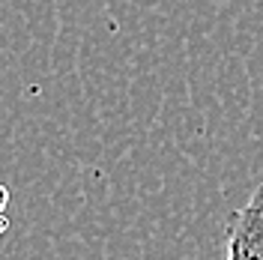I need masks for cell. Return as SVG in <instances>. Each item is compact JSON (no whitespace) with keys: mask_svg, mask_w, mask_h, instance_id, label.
Instances as JSON below:
<instances>
[{"mask_svg":"<svg viewBox=\"0 0 263 260\" xmlns=\"http://www.w3.org/2000/svg\"><path fill=\"white\" fill-rule=\"evenodd\" d=\"M228 260H263V182L228 218Z\"/></svg>","mask_w":263,"mask_h":260,"instance_id":"cell-1","label":"cell"},{"mask_svg":"<svg viewBox=\"0 0 263 260\" xmlns=\"http://www.w3.org/2000/svg\"><path fill=\"white\" fill-rule=\"evenodd\" d=\"M6 200H9V192H6V189L0 185V212L6 210Z\"/></svg>","mask_w":263,"mask_h":260,"instance_id":"cell-2","label":"cell"},{"mask_svg":"<svg viewBox=\"0 0 263 260\" xmlns=\"http://www.w3.org/2000/svg\"><path fill=\"white\" fill-rule=\"evenodd\" d=\"M3 230H6V218H3V215H0V233H3Z\"/></svg>","mask_w":263,"mask_h":260,"instance_id":"cell-3","label":"cell"}]
</instances>
